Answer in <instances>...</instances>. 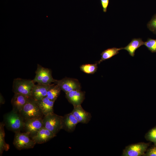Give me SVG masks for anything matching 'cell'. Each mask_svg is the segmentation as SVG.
<instances>
[{
	"label": "cell",
	"instance_id": "27",
	"mask_svg": "<svg viewBox=\"0 0 156 156\" xmlns=\"http://www.w3.org/2000/svg\"><path fill=\"white\" fill-rule=\"evenodd\" d=\"M5 102L3 97L1 95H0V104H3Z\"/></svg>",
	"mask_w": 156,
	"mask_h": 156
},
{
	"label": "cell",
	"instance_id": "26",
	"mask_svg": "<svg viewBox=\"0 0 156 156\" xmlns=\"http://www.w3.org/2000/svg\"><path fill=\"white\" fill-rule=\"evenodd\" d=\"M103 11L104 12H106L107 8L108 5L109 0H100Z\"/></svg>",
	"mask_w": 156,
	"mask_h": 156
},
{
	"label": "cell",
	"instance_id": "10",
	"mask_svg": "<svg viewBox=\"0 0 156 156\" xmlns=\"http://www.w3.org/2000/svg\"><path fill=\"white\" fill-rule=\"evenodd\" d=\"M65 94L66 98L73 107L81 105L85 98V92L81 89L74 90Z\"/></svg>",
	"mask_w": 156,
	"mask_h": 156
},
{
	"label": "cell",
	"instance_id": "12",
	"mask_svg": "<svg viewBox=\"0 0 156 156\" xmlns=\"http://www.w3.org/2000/svg\"><path fill=\"white\" fill-rule=\"evenodd\" d=\"M56 136L51 132L43 127L31 138L36 143H45Z\"/></svg>",
	"mask_w": 156,
	"mask_h": 156
},
{
	"label": "cell",
	"instance_id": "20",
	"mask_svg": "<svg viewBox=\"0 0 156 156\" xmlns=\"http://www.w3.org/2000/svg\"><path fill=\"white\" fill-rule=\"evenodd\" d=\"M61 89L57 85L51 84L47 92V96L50 100L54 101L59 96Z\"/></svg>",
	"mask_w": 156,
	"mask_h": 156
},
{
	"label": "cell",
	"instance_id": "5",
	"mask_svg": "<svg viewBox=\"0 0 156 156\" xmlns=\"http://www.w3.org/2000/svg\"><path fill=\"white\" fill-rule=\"evenodd\" d=\"M36 144L27 133H15L13 144L19 150L33 148Z\"/></svg>",
	"mask_w": 156,
	"mask_h": 156
},
{
	"label": "cell",
	"instance_id": "23",
	"mask_svg": "<svg viewBox=\"0 0 156 156\" xmlns=\"http://www.w3.org/2000/svg\"><path fill=\"white\" fill-rule=\"evenodd\" d=\"M144 45L152 53L156 52V39L148 38L146 41L144 42Z\"/></svg>",
	"mask_w": 156,
	"mask_h": 156
},
{
	"label": "cell",
	"instance_id": "4",
	"mask_svg": "<svg viewBox=\"0 0 156 156\" xmlns=\"http://www.w3.org/2000/svg\"><path fill=\"white\" fill-rule=\"evenodd\" d=\"M63 116L57 115L54 113L44 116L43 118L44 127L55 135L62 129Z\"/></svg>",
	"mask_w": 156,
	"mask_h": 156
},
{
	"label": "cell",
	"instance_id": "8",
	"mask_svg": "<svg viewBox=\"0 0 156 156\" xmlns=\"http://www.w3.org/2000/svg\"><path fill=\"white\" fill-rule=\"evenodd\" d=\"M54 83L58 85L65 93L76 90L81 89V86L78 80L75 79L65 77L60 80H55Z\"/></svg>",
	"mask_w": 156,
	"mask_h": 156
},
{
	"label": "cell",
	"instance_id": "24",
	"mask_svg": "<svg viewBox=\"0 0 156 156\" xmlns=\"http://www.w3.org/2000/svg\"><path fill=\"white\" fill-rule=\"evenodd\" d=\"M147 27L150 31L156 34V14L148 23Z\"/></svg>",
	"mask_w": 156,
	"mask_h": 156
},
{
	"label": "cell",
	"instance_id": "9",
	"mask_svg": "<svg viewBox=\"0 0 156 156\" xmlns=\"http://www.w3.org/2000/svg\"><path fill=\"white\" fill-rule=\"evenodd\" d=\"M43 118H31L25 121L23 129L31 137L44 127Z\"/></svg>",
	"mask_w": 156,
	"mask_h": 156
},
{
	"label": "cell",
	"instance_id": "7",
	"mask_svg": "<svg viewBox=\"0 0 156 156\" xmlns=\"http://www.w3.org/2000/svg\"><path fill=\"white\" fill-rule=\"evenodd\" d=\"M149 146V144L144 142L131 144L125 148L123 151L122 156H143Z\"/></svg>",
	"mask_w": 156,
	"mask_h": 156
},
{
	"label": "cell",
	"instance_id": "11",
	"mask_svg": "<svg viewBox=\"0 0 156 156\" xmlns=\"http://www.w3.org/2000/svg\"><path fill=\"white\" fill-rule=\"evenodd\" d=\"M71 112L79 123L87 124L91 120L92 116L90 113L84 110L81 105L73 107Z\"/></svg>",
	"mask_w": 156,
	"mask_h": 156
},
{
	"label": "cell",
	"instance_id": "16",
	"mask_svg": "<svg viewBox=\"0 0 156 156\" xmlns=\"http://www.w3.org/2000/svg\"><path fill=\"white\" fill-rule=\"evenodd\" d=\"M37 102L44 116L54 113V101L49 99L47 96H46Z\"/></svg>",
	"mask_w": 156,
	"mask_h": 156
},
{
	"label": "cell",
	"instance_id": "25",
	"mask_svg": "<svg viewBox=\"0 0 156 156\" xmlns=\"http://www.w3.org/2000/svg\"><path fill=\"white\" fill-rule=\"evenodd\" d=\"M143 156H156V144L147 150Z\"/></svg>",
	"mask_w": 156,
	"mask_h": 156
},
{
	"label": "cell",
	"instance_id": "19",
	"mask_svg": "<svg viewBox=\"0 0 156 156\" xmlns=\"http://www.w3.org/2000/svg\"><path fill=\"white\" fill-rule=\"evenodd\" d=\"M4 125L3 122L0 124V155H1L4 151H8L10 145L6 143L5 140V133L4 130Z\"/></svg>",
	"mask_w": 156,
	"mask_h": 156
},
{
	"label": "cell",
	"instance_id": "14",
	"mask_svg": "<svg viewBox=\"0 0 156 156\" xmlns=\"http://www.w3.org/2000/svg\"><path fill=\"white\" fill-rule=\"evenodd\" d=\"M29 98L20 94L14 93L11 100L12 110L19 113Z\"/></svg>",
	"mask_w": 156,
	"mask_h": 156
},
{
	"label": "cell",
	"instance_id": "22",
	"mask_svg": "<svg viewBox=\"0 0 156 156\" xmlns=\"http://www.w3.org/2000/svg\"><path fill=\"white\" fill-rule=\"evenodd\" d=\"M145 139L156 144V126L150 130L145 134Z\"/></svg>",
	"mask_w": 156,
	"mask_h": 156
},
{
	"label": "cell",
	"instance_id": "18",
	"mask_svg": "<svg viewBox=\"0 0 156 156\" xmlns=\"http://www.w3.org/2000/svg\"><path fill=\"white\" fill-rule=\"evenodd\" d=\"M123 49V48H117L113 47L103 51L101 54V58L100 60L97 62L98 64L103 61L109 59L119 53V51Z\"/></svg>",
	"mask_w": 156,
	"mask_h": 156
},
{
	"label": "cell",
	"instance_id": "21",
	"mask_svg": "<svg viewBox=\"0 0 156 156\" xmlns=\"http://www.w3.org/2000/svg\"><path fill=\"white\" fill-rule=\"evenodd\" d=\"M98 64L97 62L93 64H85L81 65L80 70L84 73L89 74H93L97 71Z\"/></svg>",
	"mask_w": 156,
	"mask_h": 156
},
{
	"label": "cell",
	"instance_id": "2",
	"mask_svg": "<svg viewBox=\"0 0 156 156\" xmlns=\"http://www.w3.org/2000/svg\"><path fill=\"white\" fill-rule=\"evenodd\" d=\"M19 114L24 121L34 118H43L44 116L37 101L31 97L29 98Z\"/></svg>",
	"mask_w": 156,
	"mask_h": 156
},
{
	"label": "cell",
	"instance_id": "6",
	"mask_svg": "<svg viewBox=\"0 0 156 156\" xmlns=\"http://www.w3.org/2000/svg\"><path fill=\"white\" fill-rule=\"evenodd\" d=\"M55 80L52 76L51 72L50 69L38 64L35 77L33 80L34 83L36 82L40 84L48 85L51 84L52 82L54 83Z\"/></svg>",
	"mask_w": 156,
	"mask_h": 156
},
{
	"label": "cell",
	"instance_id": "17",
	"mask_svg": "<svg viewBox=\"0 0 156 156\" xmlns=\"http://www.w3.org/2000/svg\"><path fill=\"white\" fill-rule=\"evenodd\" d=\"M144 42L141 38H134L127 46L123 48V49L127 51L131 56L134 57L135 51L144 45Z\"/></svg>",
	"mask_w": 156,
	"mask_h": 156
},
{
	"label": "cell",
	"instance_id": "1",
	"mask_svg": "<svg viewBox=\"0 0 156 156\" xmlns=\"http://www.w3.org/2000/svg\"><path fill=\"white\" fill-rule=\"evenodd\" d=\"M3 122L8 130L15 133L24 129V120L19 113L13 110L4 115Z\"/></svg>",
	"mask_w": 156,
	"mask_h": 156
},
{
	"label": "cell",
	"instance_id": "13",
	"mask_svg": "<svg viewBox=\"0 0 156 156\" xmlns=\"http://www.w3.org/2000/svg\"><path fill=\"white\" fill-rule=\"evenodd\" d=\"M79 122L71 112L63 116L62 129L68 132H72L75 129Z\"/></svg>",
	"mask_w": 156,
	"mask_h": 156
},
{
	"label": "cell",
	"instance_id": "15",
	"mask_svg": "<svg viewBox=\"0 0 156 156\" xmlns=\"http://www.w3.org/2000/svg\"><path fill=\"white\" fill-rule=\"evenodd\" d=\"M51 85H45L38 84L35 85L32 91L31 97L38 101L47 96V91Z\"/></svg>",
	"mask_w": 156,
	"mask_h": 156
},
{
	"label": "cell",
	"instance_id": "3",
	"mask_svg": "<svg viewBox=\"0 0 156 156\" xmlns=\"http://www.w3.org/2000/svg\"><path fill=\"white\" fill-rule=\"evenodd\" d=\"M33 80L17 78L14 79L12 91L14 93L20 94L31 97L33 88L35 84Z\"/></svg>",
	"mask_w": 156,
	"mask_h": 156
}]
</instances>
